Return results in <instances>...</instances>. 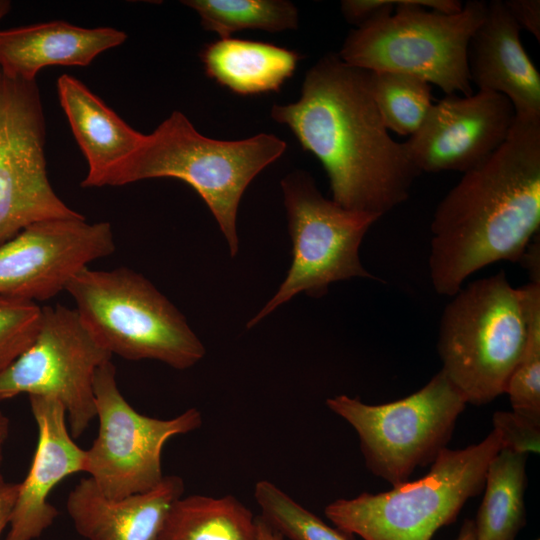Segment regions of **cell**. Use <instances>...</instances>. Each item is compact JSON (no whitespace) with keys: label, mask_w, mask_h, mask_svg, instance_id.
Segmentation results:
<instances>
[{"label":"cell","mask_w":540,"mask_h":540,"mask_svg":"<svg viewBox=\"0 0 540 540\" xmlns=\"http://www.w3.org/2000/svg\"><path fill=\"white\" fill-rule=\"evenodd\" d=\"M270 115L320 161L340 206L381 217L409 198L421 172L389 134L369 70L328 53L307 71L300 98L273 105Z\"/></svg>","instance_id":"obj_1"},{"label":"cell","mask_w":540,"mask_h":540,"mask_svg":"<svg viewBox=\"0 0 540 540\" xmlns=\"http://www.w3.org/2000/svg\"><path fill=\"white\" fill-rule=\"evenodd\" d=\"M540 228V121L515 118L502 146L438 204L431 223L430 278L440 295L498 261L519 262Z\"/></svg>","instance_id":"obj_2"},{"label":"cell","mask_w":540,"mask_h":540,"mask_svg":"<svg viewBox=\"0 0 540 540\" xmlns=\"http://www.w3.org/2000/svg\"><path fill=\"white\" fill-rule=\"evenodd\" d=\"M286 149L285 141L268 133L234 141L203 136L182 112L174 111L109 173L103 187L162 177L187 183L210 209L234 257L239 251L236 221L242 195Z\"/></svg>","instance_id":"obj_3"},{"label":"cell","mask_w":540,"mask_h":540,"mask_svg":"<svg viewBox=\"0 0 540 540\" xmlns=\"http://www.w3.org/2000/svg\"><path fill=\"white\" fill-rule=\"evenodd\" d=\"M65 291L72 296L84 326L111 355L156 360L185 370L206 353L185 316L134 270L86 267Z\"/></svg>","instance_id":"obj_4"},{"label":"cell","mask_w":540,"mask_h":540,"mask_svg":"<svg viewBox=\"0 0 540 540\" xmlns=\"http://www.w3.org/2000/svg\"><path fill=\"white\" fill-rule=\"evenodd\" d=\"M440 319L442 371L467 403L484 405L505 393L523 352L527 318L522 292L506 272L462 287Z\"/></svg>","instance_id":"obj_5"},{"label":"cell","mask_w":540,"mask_h":540,"mask_svg":"<svg viewBox=\"0 0 540 540\" xmlns=\"http://www.w3.org/2000/svg\"><path fill=\"white\" fill-rule=\"evenodd\" d=\"M500 449V435L493 429L477 444L445 448L420 479L382 493L337 499L325 507V516L363 540H431L483 490L488 465Z\"/></svg>","instance_id":"obj_6"},{"label":"cell","mask_w":540,"mask_h":540,"mask_svg":"<svg viewBox=\"0 0 540 540\" xmlns=\"http://www.w3.org/2000/svg\"><path fill=\"white\" fill-rule=\"evenodd\" d=\"M394 12L349 32L339 57L369 71L410 74L446 95L473 94L469 41L485 18L487 2L472 0L458 13L422 8L416 0H395Z\"/></svg>","instance_id":"obj_7"},{"label":"cell","mask_w":540,"mask_h":540,"mask_svg":"<svg viewBox=\"0 0 540 540\" xmlns=\"http://www.w3.org/2000/svg\"><path fill=\"white\" fill-rule=\"evenodd\" d=\"M466 404L442 370L418 391L389 403L366 404L345 394L326 400L356 431L366 467L392 487L447 448Z\"/></svg>","instance_id":"obj_8"},{"label":"cell","mask_w":540,"mask_h":540,"mask_svg":"<svg viewBox=\"0 0 540 540\" xmlns=\"http://www.w3.org/2000/svg\"><path fill=\"white\" fill-rule=\"evenodd\" d=\"M281 188L292 241V262L274 296L247 323V328L300 293L319 298L337 281L378 279L362 265L359 248L380 216L349 210L325 198L306 171L287 174L281 180Z\"/></svg>","instance_id":"obj_9"},{"label":"cell","mask_w":540,"mask_h":540,"mask_svg":"<svg viewBox=\"0 0 540 540\" xmlns=\"http://www.w3.org/2000/svg\"><path fill=\"white\" fill-rule=\"evenodd\" d=\"M93 388L99 426L85 450L84 472L109 498L154 488L165 476L161 465L165 444L200 428L201 412L192 407L170 419L137 412L121 394L111 360L96 370Z\"/></svg>","instance_id":"obj_10"},{"label":"cell","mask_w":540,"mask_h":540,"mask_svg":"<svg viewBox=\"0 0 540 540\" xmlns=\"http://www.w3.org/2000/svg\"><path fill=\"white\" fill-rule=\"evenodd\" d=\"M111 358L75 309L63 305L42 307L35 340L0 372V401L20 394L54 398L65 408L72 438H78L96 417V370Z\"/></svg>","instance_id":"obj_11"},{"label":"cell","mask_w":540,"mask_h":540,"mask_svg":"<svg viewBox=\"0 0 540 540\" xmlns=\"http://www.w3.org/2000/svg\"><path fill=\"white\" fill-rule=\"evenodd\" d=\"M45 140L36 81L10 78L0 70V245L33 223L82 216L49 182Z\"/></svg>","instance_id":"obj_12"},{"label":"cell","mask_w":540,"mask_h":540,"mask_svg":"<svg viewBox=\"0 0 540 540\" xmlns=\"http://www.w3.org/2000/svg\"><path fill=\"white\" fill-rule=\"evenodd\" d=\"M114 250L109 222L89 223L82 215L33 223L0 245V295L46 301Z\"/></svg>","instance_id":"obj_13"},{"label":"cell","mask_w":540,"mask_h":540,"mask_svg":"<svg viewBox=\"0 0 540 540\" xmlns=\"http://www.w3.org/2000/svg\"><path fill=\"white\" fill-rule=\"evenodd\" d=\"M515 118L512 103L499 93L446 95L432 104L420 128L404 143L421 173H465L502 146Z\"/></svg>","instance_id":"obj_14"},{"label":"cell","mask_w":540,"mask_h":540,"mask_svg":"<svg viewBox=\"0 0 540 540\" xmlns=\"http://www.w3.org/2000/svg\"><path fill=\"white\" fill-rule=\"evenodd\" d=\"M38 439L30 469L19 483L5 540H35L55 521L52 490L66 477L84 472L85 450L73 440L63 404L49 397L28 396Z\"/></svg>","instance_id":"obj_15"},{"label":"cell","mask_w":540,"mask_h":540,"mask_svg":"<svg viewBox=\"0 0 540 540\" xmlns=\"http://www.w3.org/2000/svg\"><path fill=\"white\" fill-rule=\"evenodd\" d=\"M520 30L504 1L488 2L468 44L469 78L478 90L508 98L516 118L540 121V74L521 43Z\"/></svg>","instance_id":"obj_16"},{"label":"cell","mask_w":540,"mask_h":540,"mask_svg":"<svg viewBox=\"0 0 540 540\" xmlns=\"http://www.w3.org/2000/svg\"><path fill=\"white\" fill-rule=\"evenodd\" d=\"M184 488L181 477L168 475L146 492L109 498L87 477L69 492L66 510L75 530L87 540H160Z\"/></svg>","instance_id":"obj_17"},{"label":"cell","mask_w":540,"mask_h":540,"mask_svg":"<svg viewBox=\"0 0 540 540\" xmlns=\"http://www.w3.org/2000/svg\"><path fill=\"white\" fill-rule=\"evenodd\" d=\"M126 39L127 34L116 28H84L61 20L4 29L0 70L10 78L36 81L47 66H87Z\"/></svg>","instance_id":"obj_18"},{"label":"cell","mask_w":540,"mask_h":540,"mask_svg":"<svg viewBox=\"0 0 540 540\" xmlns=\"http://www.w3.org/2000/svg\"><path fill=\"white\" fill-rule=\"evenodd\" d=\"M57 90L61 107L88 164L81 185L103 187L109 173L139 148L145 134L132 128L75 77L60 76Z\"/></svg>","instance_id":"obj_19"},{"label":"cell","mask_w":540,"mask_h":540,"mask_svg":"<svg viewBox=\"0 0 540 540\" xmlns=\"http://www.w3.org/2000/svg\"><path fill=\"white\" fill-rule=\"evenodd\" d=\"M199 57L208 77L239 95L279 92L301 59L272 43L235 38L206 44Z\"/></svg>","instance_id":"obj_20"},{"label":"cell","mask_w":540,"mask_h":540,"mask_svg":"<svg viewBox=\"0 0 540 540\" xmlns=\"http://www.w3.org/2000/svg\"><path fill=\"white\" fill-rule=\"evenodd\" d=\"M526 461L527 455L507 449H500L490 461L474 521L475 540H515L524 527Z\"/></svg>","instance_id":"obj_21"},{"label":"cell","mask_w":540,"mask_h":540,"mask_svg":"<svg viewBox=\"0 0 540 540\" xmlns=\"http://www.w3.org/2000/svg\"><path fill=\"white\" fill-rule=\"evenodd\" d=\"M160 540H257L256 516L232 495L179 498Z\"/></svg>","instance_id":"obj_22"},{"label":"cell","mask_w":540,"mask_h":540,"mask_svg":"<svg viewBox=\"0 0 540 540\" xmlns=\"http://www.w3.org/2000/svg\"><path fill=\"white\" fill-rule=\"evenodd\" d=\"M200 17L205 30L221 39L242 30L280 32L298 27V10L285 0H184Z\"/></svg>","instance_id":"obj_23"},{"label":"cell","mask_w":540,"mask_h":540,"mask_svg":"<svg viewBox=\"0 0 540 540\" xmlns=\"http://www.w3.org/2000/svg\"><path fill=\"white\" fill-rule=\"evenodd\" d=\"M373 98L388 130L412 136L432 106L431 84L405 73L370 71Z\"/></svg>","instance_id":"obj_24"},{"label":"cell","mask_w":540,"mask_h":540,"mask_svg":"<svg viewBox=\"0 0 540 540\" xmlns=\"http://www.w3.org/2000/svg\"><path fill=\"white\" fill-rule=\"evenodd\" d=\"M520 290L526 311L527 336L505 393L513 412L540 421V283L529 281Z\"/></svg>","instance_id":"obj_25"},{"label":"cell","mask_w":540,"mask_h":540,"mask_svg":"<svg viewBox=\"0 0 540 540\" xmlns=\"http://www.w3.org/2000/svg\"><path fill=\"white\" fill-rule=\"evenodd\" d=\"M254 499L261 517L290 540H355L354 536L329 526L287 493L268 480H260L254 487Z\"/></svg>","instance_id":"obj_26"},{"label":"cell","mask_w":540,"mask_h":540,"mask_svg":"<svg viewBox=\"0 0 540 540\" xmlns=\"http://www.w3.org/2000/svg\"><path fill=\"white\" fill-rule=\"evenodd\" d=\"M41 321L37 303L0 295V372L29 348Z\"/></svg>","instance_id":"obj_27"},{"label":"cell","mask_w":540,"mask_h":540,"mask_svg":"<svg viewBox=\"0 0 540 540\" xmlns=\"http://www.w3.org/2000/svg\"><path fill=\"white\" fill-rule=\"evenodd\" d=\"M493 429L501 439V449L518 454L540 451V421L513 411H497L492 417Z\"/></svg>","instance_id":"obj_28"},{"label":"cell","mask_w":540,"mask_h":540,"mask_svg":"<svg viewBox=\"0 0 540 540\" xmlns=\"http://www.w3.org/2000/svg\"><path fill=\"white\" fill-rule=\"evenodd\" d=\"M395 0H344L341 13L345 20L357 27L394 12Z\"/></svg>","instance_id":"obj_29"},{"label":"cell","mask_w":540,"mask_h":540,"mask_svg":"<svg viewBox=\"0 0 540 540\" xmlns=\"http://www.w3.org/2000/svg\"><path fill=\"white\" fill-rule=\"evenodd\" d=\"M504 4L520 29L529 31L540 42V1L508 0Z\"/></svg>","instance_id":"obj_30"},{"label":"cell","mask_w":540,"mask_h":540,"mask_svg":"<svg viewBox=\"0 0 540 540\" xmlns=\"http://www.w3.org/2000/svg\"><path fill=\"white\" fill-rule=\"evenodd\" d=\"M18 488L19 483L7 482L0 473V536L9 525Z\"/></svg>","instance_id":"obj_31"},{"label":"cell","mask_w":540,"mask_h":540,"mask_svg":"<svg viewBox=\"0 0 540 540\" xmlns=\"http://www.w3.org/2000/svg\"><path fill=\"white\" fill-rule=\"evenodd\" d=\"M519 263L528 271L531 282L540 283L539 234L529 243Z\"/></svg>","instance_id":"obj_32"},{"label":"cell","mask_w":540,"mask_h":540,"mask_svg":"<svg viewBox=\"0 0 540 540\" xmlns=\"http://www.w3.org/2000/svg\"><path fill=\"white\" fill-rule=\"evenodd\" d=\"M257 540H283V536L270 526L261 516H256Z\"/></svg>","instance_id":"obj_33"},{"label":"cell","mask_w":540,"mask_h":540,"mask_svg":"<svg viewBox=\"0 0 540 540\" xmlns=\"http://www.w3.org/2000/svg\"><path fill=\"white\" fill-rule=\"evenodd\" d=\"M10 429L8 417L0 410V466L3 459L4 446L7 441Z\"/></svg>","instance_id":"obj_34"},{"label":"cell","mask_w":540,"mask_h":540,"mask_svg":"<svg viewBox=\"0 0 540 540\" xmlns=\"http://www.w3.org/2000/svg\"><path fill=\"white\" fill-rule=\"evenodd\" d=\"M456 540H475V524L471 519H466L460 529Z\"/></svg>","instance_id":"obj_35"},{"label":"cell","mask_w":540,"mask_h":540,"mask_svg":"<svg viewBox=\"0 0 540 540\" xmlns=\"http://www.w3.org/2000/svg\"><path fill=\"white\" fill-rule=\"evenodd\" d=\"M11 2L8 0H0V20L10 11Z\"/></svg>","instance_id":"obj_36"},{"label":"cell","mask_w":540,"mask_h":540,"mask_svg":"<svg viewBox=\"0 0 540 540\" xmlns=\"http://www.w3.org/2000/svg\"><path fill=\"white\" fill-rule=\"evenodd\" d=\"M536 540H539V539H536Z\"/></svg>","instance_id":"obj_37"}]
</instances>
